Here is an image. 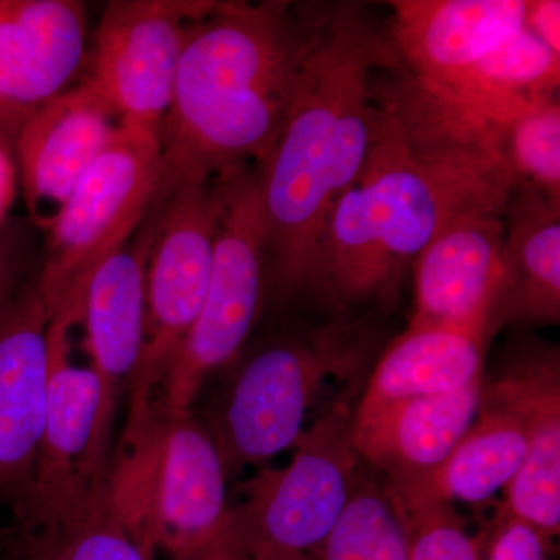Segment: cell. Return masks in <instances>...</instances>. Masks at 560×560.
Instances as JSON below:
<instances>
[{"label":"cell","instance_id":"obj_34","mask_svg":"<svg viewBox=\"0 0 560 560\" xmlns=\"http://www.w3.org/2000/svg\"><path fill=\"white\" fill-rule=\"evenodd\" d=\"M0 560H7L5 541H0Z\"/></svg>","mask_w":560,"mask_h":560},{"label":"cell","instance_id":"obj_9","mask_svg":"<svg viewBox=\"0 0 560 560\" xmlns=\"http://www.w3.org/2000/svg\"><path fill=\"white\" fill-rule=\"evenodd\" d=\"M353 411L346 396L301 434L283 469L260 470L243 486L231 530L243 551L254 547L308 552L340 521L357 478Z\"/></svg>","mask_w":560,"mask_h":560},{"label":"cell","instance_id":"obj_20","mask_svg":"<svg viewBox=\"0 0 560 560\" xmlns=\"http://www.w3.org/2000/svg\"><path fill=\"white\" fill-rule=\"evenodd\" d=\"M497 330L560 323V205L515 184L503 213Z\"/></svg>","mask_w":560,"mask_h":560},{"label":"cell","instance_id":"obj_12","mask_svg":"<svg viewBox=\"0 0 560 560\" xmlns=\"http://www.w3.org/2000/svg\"><path fill=\"white\" fill-rule=\"evenodd\" d=\"M86 5L77 0H0V149L73 86L86 61Z\"/></svg>","mask_w":560,"mask_h":560},{"label":"cell","instance_id":"obj_26","mask_svg":"<svg viewBox=\"0 0 560 560\" xmlns=\"http://www.w3.org/2000/svg\"><path fill=\"white\" fill-rule=\"evenodd\" d=\"M497 135L515 184L534 187L560 205L559 97L541 102L500 125Z\"/></svg>","mask_w":560,"mask_h":560},{"label":"cell","instance_id":"obj_3","mask_svg":"<svg viewBox=\"0 0 560 560\" xmlns=\"http://www.w3.org/2000/svg\"><path fill=\"white\" fill-rule=\"evenodd\" d=\"M302 46L290 2H217L180 57L160 143L171 183L264 164L289 113Z\"/></svg>","mask_w":560,"mask_h":560},{"label":"cell","instance_id":"obj_27","mask_svg":"<svg viewBox=\"0 0 560 560\" xmlns=\"http://www.w3.org/2000/svg\"><path fill=\"white\" fill-rule=\"evenodd\" d=\"M400 506L408 526V560L486 559L489 530L470 534L452 504L400 503Z\"/></svg>","mask_w":560,"mask_h":560},{"label":"cell","instance_id":"obj_31","mask_svg":"<svg viewBox=\"0 0 560 560\" xmlns=\"http://www.w3.org/2000/svg\"><path fill=\"white\" fill-rule=\"evenodd\" d=\"M16 265L7 245L0 242V319L16 300Z\"/></svg>","mask_w":560,"mask_h":560},{"label":"cell","instance_id":"obj_30","mask_svg":"<svg viewBox=\"0 0 560 560\" xmlns=\"http://www.w3.org/2000/svg\"><path fill=\"white\" fill-rule=\"evenodd\" d=\"M176 560H245V551L242 550L230 529L200 550Z\"/></svg>","mask_w":560,"mask_h":560},{"label":"cell","instance_id":"obj_15","mask_svg":"<svg viewBox=\"0 0 560 560\" xmlns=\"http://www.w3.org/2000/svg\"><path fill=\"white\" fill-rule=\"evenodd\" d=\"M503 213L452 221L425 246L415 268V312L408 327L447 329L490 341L501 283Z\"/></svg>","mask_w":560,"mask_h":560},{"label":"cell","instance_id":"obj_19","mask_svg":"<svg viewBox=\"0 0 560 560\" xmlns=\"http://www.w3.org/2000/svg\"><path fill=\"white\" fill-rule=\"evenodd\" d=\"M485 375L463 389L393 401L352 419L357 455L399 488L436 469L480 410Z\"/></svg>","mask_w":560,"mask_h":560},{"label":"cell","instance_id":"obj_33","mask_svg":"<svg viewBox=\"0 0 560 560\" xmlns=\"http://www.w3.org/2000/svg\"><path fill=\"white\" fill-rule=\"evenodd\" d=\"M245 560H308L300 552L276 550L270 547H254L245 550Z\"/></svg>","mask_w":560,"mask_h":560},{"label":"cell","instance_id":"obj_4","mask_svg":"<svg viewBox=\"0 0 560 560\" xmlns=\"http://www.w3.org/2000/svg\"><path fill=\"white\" fill-rule=\"evenodd\" d=\"M228 474L210 431L156 404L128 418L106 474L110 503L147 555L186 558L231 529Z\"/></svg>","mask_w":560,"mask_h":560},{"label":"cell","instance_id":"obj_14","mask_svg":"<svg viewBox=\"0 0 560 560\" xmlns=\"http://www.w3.org/2000/svg\"><path fill=\"white\" fill-rule=\"evenodd\" d=\"M73 326L65 313H57L49 324L46 427L31 506L14 528L54 521L106 485L92 458L102 382L92 368L70 363L69 330Z\"/></svg>","mask_w":560,"mask_h":560},{"label":"cell","instance_id":"obj_24","mask_svg":"<svg viewBox=\"0 0 560 560\" xmlns=\"http://www.w3.org/2000/svg\"><path fill=\"white\" fill-rule=\"evenodd\" d=\"M7 560H151L110 503L108 486L43 525L14 528Z\"/></svg>","mask_w":560,"mask_h":560},{"label":"cell","instance_id":"obj_7","mask_svg":"<svg viewBox=\"0 0 560 560\" xmlns=\"http://www.w3.org/2000/svg\"><path fill=\"white\" fill-rule=\"evenodd\" d=\"M230 176L175 180L162 202L147 265L143 350L128 416L150 410L154 390L200 315Z\"/></svg>","mask_w":560,"mask_h":560},{"label":"cell","instance_id":"obj_10","mask_svg":"<svg viewBox=\"0 0 560 560\" xmlns=\"http://www.w3.org/2000/svg\"><path fill=\"white\" fill-rule=\"evenodd\" d=\"M212 0H113L103 11L83 83L121 125L160 138L171 108L180 57Z\"/></svg>","mask_w":560,"mask_h":560},{"label":"cell","instance_id":"obj_28","mask_svg":"<svg viewBox=\"0 0 560 560\" xmlns=\"http://www.w3.org/2000/svg\"><path fill=\"white\" fill-rule=\"evenodd\" d=\"M551 541L528 523L500 511L489 530L485 560H550Z\"/></svg>","mask_w":560,"mask_h":560},{"label":"cell","instance_id":"obj_32","mask_svg":"<svg viewBox=\"0 0 560 560\" xmlns=\"http://www.w3.org/2000/svg\"><path fill=\"white\" fill-rule=\"evenodd\" d=\"M14 191V172L10 153L0 149V220L9 209Z\"/></svg>","mask_w":560,"mask_h":560},{"label":"cell","instance_id":"obj_1","mask_svg":"<svg viewBox=\"0 0 560 560\" xmlns=\"http://www.w3.org/2000/svg\"><path fill=\"white\" fill-rule=\"evenodd\" d=\"M396 81L375 95L370 154L320 238L313 294L338 311L393 290L452 221L504 213L515 186L497 128Z\"/></svg>","mask_w":560,"mask_h":560},{"label":"cell","instance_id":"obj_17","mask_svg":"<svg viewBox=\"0 0 560 560\" xmlns=\"http://www.w3.org/2000/svg\"><path fill=\"white\" fill-rule=\"evenodd\" d=\"M120 127L108 103L80 81L22 128L13 153L25 206L36 226L49 231L77 184Z\"/></svg>","mask_w":560,"mask_h":560},{"label":"cell","instance_id":"obj_6","mask_svg":"<svg viewBox=\"0 0 560 560\" xmlns=\"http://www.w3.org/2000/svg\"><path fill=\"white\" fill-rule=\"evenodd\" d=\"M371 353L368 331L342 320L257 353L235 378L210 433L226 474L294 447L326 386L355 378Z\"/></svg>","mask_w":560,"mask_h":560},{"label":"cell","instance_id":"obj_11","mask_svg":"<svg viewBox=\"0 0 560 560\" xmlns=\"http://www.w3.org/2000/svg\"><path fill=\"white\" fill-rule=\"evenodd\" d=\"M167 197V195H165ZM165 197L130 241L97 265L84 289L81 316L103 397L95 423L92 458L102 477L108 474L110 436L117 408L138 375L145 327L147 265L158 215Z\"/></svg>","mask_w":560,"mask_h":560},{"label":"cell","instance_id":"obj_21","mask_svg":"<svg viewBox=\"0 0 560 560\" xmlns=\"http://www.w3.org/2000/svg\"><path fill=\"white\" fill-rule=\"evenodd\" d=\"M526 455L521 419L482 396L480 410L458 444L436 469L399 488L400 503H482L510 485Z\"/></svg>","mask_w":560,"mask_h":560},{"label":"cell","instance_id":"obj_2","mask_svg":"<svg viewBox=\"0 0 560 560\" xmlns=\"http://www.w3.org/2000/svg\"><path fill=\"white\" fill-rule=\"evenodd\" d=\"M302 46L285 124L260 168L268 265L280 293H313L324 228L374 138L372 77L397 69L361 3L301 5Z\"/></svg>","mask_w":560,"mask_h":560},{"label":"cell","instance_id":"obj_22","mask_svg":"<svg viewBox=\"0 0 560 560\" xmlns=\"http://www.w3.org/2000/svg\"><path fill=\"white\" fill-rule=\"evenodd\" d=\"M559 86L560 55L523 27L447 86L436 91L420 88L497 128L558 97Z\"/></svg>","mask_w":560,"mask_h":560},{"label":"cell","instance_id":"obj_8","mask_svg":"<svg viewBox=\"0 0 560 560\" xmlns=\"http://www.w3.org/2000/svg\"><path fill=\"white\" fill-rule=\"evenodd\" d=\"M267 265V223L256 165L228 179L208 293L162 382L156 401L162 410L190 412L202 382L237 355L256 323Z\"/></svg>","mask_w":560,"mask_h":560},{"label":"cell","instance_id":"obj_16","mask_svg":"<svg viewBox=\"0 0 560 560\" xmlns=\"http://www.w3.org/2000/svg\"><path fill=\"white\" fill-rule=\"evenodd\" d=\"M481 394L521 419L526 455L504 488L503 512L552 540L560 530V357L559 348L522 350Z\"/></svg>","mask_w":560,"mask_h":560},{"label":"cell","instance_id":"obj_23","mask_svg":"<svg viewBox=\"0 0 560 560\" xmlns=\"http://www.w3.org/2000/svg\"><path fill=\"white\" fill-rule=\"evenodd\" d=\"M488 341L447 329L407 327L375 364L355 415L393 401L463 389L485 375Z\"/></svg>","mask_w":560,"mask_h":560},{"label":"cell","instance_id":"obj_29","mask_svg":"<svg viewBox=\"0 0 560 560\" xmlns=\"http://www.w3.org/2000/svg\"><path fill=\"white\" fill-rule=\"evenodd\" d=\"M523 27L560 55L559 0H526Z\"/></svg>","mask_w":560,"mask_h":560},{"label":"cell","instance_id":"obj_18","mask_svg":"<svg viewBox=\"0 0 560 560\" xmlns=\"http://www.w3.org/2000/svg\"><path fill=\"white\" fill-rule=\"evenodd\" d=\"M386 38L405 75L436 91L523 28L526 0H394Z\"/></svg>","mask_w":560,"mask_h":560},{"label":"cell","instance_id":"obj_25","mask_svg":"<svg viewBox=\"0 0 560 560\" xmlns=\"http://www.w3.org/2000/svg\"><path fill=\"white\" fill-rule=\"evenodd\" d=\"M308 560H408V526L388 482L355 485L340 521Z\"/></svg>","mask_w":560,"mask_h":560},{"label":"cell","instance_id":"obj_13","mask_svg":"<svg viewBox=\"0 0 560 560\" xmlns=\"http://www.w3.org/2000/svg\"><path fill=\"white\" fill-rule=\"evenodd\" d=\"M38 283L20 290L0 319V508L14 523L31 506L49 390V324Z\"/></svg>","mask_w":560,"mask_h":560},{"label":"cell","instance_id":"obj_5","mask_svg":"<svg viewBox=\"0 0 560 560\" xmlns=\"http://www.w3.org/2000/svg\"><path fill=\"white\" fill-rule=\"evenodd\" d=\"M171 186L160 138L121 125L47 231L36 283L51 318L66 311L80 319L92 271L130 241Z\"/></svg>","mask_w":560,"mask_h":560}]
</instances>
